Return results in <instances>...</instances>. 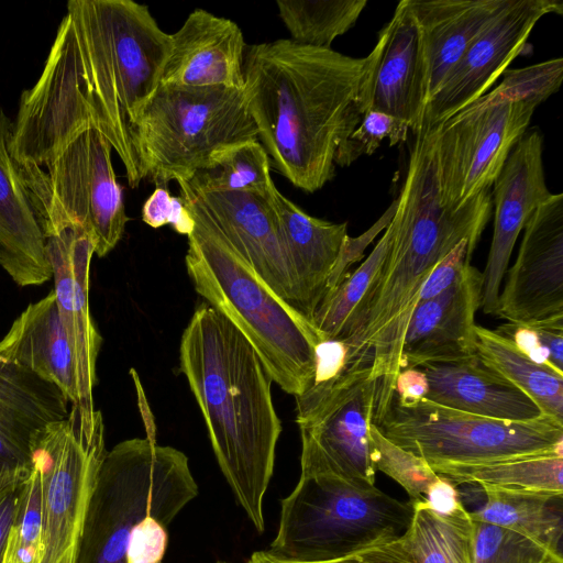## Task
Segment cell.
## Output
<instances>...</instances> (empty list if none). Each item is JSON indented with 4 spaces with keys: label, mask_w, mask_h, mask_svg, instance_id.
<instances>
[{
    "label": "cell",
    "mask_w": 563,
    "mask_h": 563,
    "mask_svg": "<svg viewBox=\"0 0 563 563\" xmlns=\"http://www.w3.org/2000/svg\"><path fill=\"white\" fill-rule=\"evenodd\" d=\"M170 36L132 0H70L35 85L21 93L10 134L19 165H42L87 130L118 154L130 187L144 179L135 129L161 84Z\"/></svg>",
    "instance_id": "1"
},
{
    "label": "cell",
    "mask_w": 563,
    "mask_h": 563,
    "mask_svg": "<svg viewBox=\"0 0 563 563\" xmlns=\"http://www.w3.org/2000/svg\"><path fill=\"white\" fill-rule=\"evenodd\" d=\"M365 57L280 38L246 47L247 109L271 164L312 194L335 175V154L369 110L379 57Z\"/></svg>",
    "instance_id": "2"
},
{
    "label": "cell",
    "mask_w": 563,
    "mask_h": 563,
    "mask_svg": "<svg viewBox=\"0 0 563 563\" xmlns=\"http://www.w3.org/2000/svg\"><path fill=\"white\" fill-rule=\"evenodd\" d=\"M179 362L221 473L263 532V503L282 432L273 380L247 339L207 302L196 308L181 334Z\"/></svg>",
    "instance_id": "3"
},
{
    "label": "cell",
    "mask_w": 563,
    "mask_h": 563,
    "mask_svg": "<svg viewBox=\"0 0 563 563\" xmlns=\"http://www.w3.org/2000/svg\"><path fill=\"white\" fill-rule=\"evenodd\" d=\"M395 218L393 243L379 278L342 340L349 345L351 362L372 363L371 376L377 383L373 424L395 396L402 341L422 285L461 241L475 243L477 239L471 212L449 208L430 189L404 196Z\"/></svg>",
    "instance_id": "4"
},
{
    "label": "cell",
    "mask_w": 563,
    "mask_h": 563,
    "mask_svg": "<svg viewBox=\"0 0 563 563\" xmlns=\"http://www.w3.org/2000/svg\"><path fill=\"white\" fill-rule=\"evenodd\" d=\"M192 218L185 264L195 290L247 339L273 383L295 398L303 395L313 382L316 347L323 336L212 225Z\"/></svg>",
    "instance_id": "5"
},
{
    "label": "cell",
    "mask_w": 563,
    "mask_h": 563,
    "mask_svg": "<svg viewBox=\"0 0 563 563\" xmlns=\"http://www.w3.org/2000/svg\"><path fill=\"white\" fill-rule=\"evenodd\" d=\"M199 494L187 455L159 445L155 428L107 451L75 563H126L132 532L152 516L167 527Z\"/></svg>",
    "instance_id": "6"
},
{
    "label": "cell",
    "mask_w": 563,
    "mask_h": 563,
    "mask_svg": "<svg viewBox=\"0 0 563 563\" xmlns=\"http://www.w3.org/2000/svg\"><path fill=\"white\" fill-rule=\"evenodd\" d=\"M412 517L410 501L374 484L300 476L282 499L278 530L267 550L294 562L332 561L399 539Z\"/></svg>",
    "instance_id": "7"
},
{
    "label": "cell",
    "mask_w": 563,
    "mask_h": 563,
    "mask_svg": "<svg viewBox=\"0 0 563 563\" xmlns=\"http://www.w3.org/2000/svg\"><path fill=\"white\" fill-rule=\"evenodd\" d=\"M250 140H257V128L243 89L159 85L142 110L134 144L144 179L166 188Z\"/></svg>",
    "instance_id": "8"
},
{
    "label": "cell",
    "mask_w": 563,
    "mask_h": 563,
    "mask_svg": "<svg viewBox=\"0 0 563 563\" xmlns=\"http://www.w3.org/2000/svg\"><path fill=\"white\" fill-rule=\"evenodd\" d=\"M374 426L386 439L422 457L430 467L563 455V423L545 415L526 421L500 420L455 410L427 398L401 402L394 396Z\"/></svg>",
    "instance_id": "9"
},
{
    "label": "cell",
    "mask_w": 563,
    "mask_h": 563,
    "mask_svg": "<svg viewBox=\"0 0 563 563\" xmlns=\"http://www.w3.org/2000/svg\"><path fill=\"white\" fill-rule=\"evenodd\" d=\"M30 457L43 481L41 563H75L88 506L107 453L100 410L86 415L70 405L66 418L38 428Z\"/></svg>",
    "instance_id": "10"
},
{
    "label": "cell",
    "mask_w": 563,
    "mask_h": 563,
    "mask_svg": "<svg viewBox=\"0 0 563 563\" xmlns=\"http://www.w3.org/2000/svg\"><path fill=\"white\" fill-rule=\"evenodd\" d=\"M371 369L372 364L354 360L333 379L312 384L296 397L300 476L375 483L368 432L377 383Z\"/></svg>",
    "instance_id": "11"
},
{
    "label": "cell",
    "mask_w": 563,
    "mask_h": 563,
    "mask_svg": "<svg viewBox=\"0 0 563 563\" xmlns=\"http://www.w3.org/2000/svg\"><path fill=\"white\" fill-rule=\"evenodd\" d=\"M112 151L102 134L87 130L44 164L19 165L36 214L52 212L87 224L98 257L117 246L129 220Z\"/></svg>",
    "instance_id": "12"
},
{
    "label": "cell",
    "mask_w": 563,
    "mask_h": 563,
    "mask_svg": "<svg viewBox=\"0 0 563 563\" xmlns=\"http://www.w3.org/2000/svg\"><path fill=\"white\" fill-rule=\"evenodd\" d=\"M538 106L481 97L433 128L438 183L445 206L461 208L492 189Z\"/></svg>",
    "instance_id": "13"
},
{
    "label": "cell",
    "mask_w": 563,
    "mask_h": 563,
    "mask_svg": "<svg viewBox=\"0 0 563 563\" xmlns=\"http://www.w3.org/2000/svg\"><path fill=\"white\" fill-rule=\"evenodd\" d=\"M37 218L58 312L75 358L80 391L77 408L91 415L96 411L92 391L102 342L89 308V273L96 247L93 233L87 224L60 214L41 212Z\"/></svg>",
    "instance_id": "14"
},
{
    "label": "cell",
    "mask_w": 563,
    "mask_h": 563,
    "mask_svg": "<svg viewBox=\"0 0 563 563\" xmlns=\"http://www.w3.org/2000/svg\"><path fill=\"white\" fill-rule=\"evenodd\" d=\"M550 13L562 14L563 3L559 0H508L429 99L421 130L438 126L487 93L522 53L538 21Z\"/></svg>",
    "instance_id": "15"
},
{
    "label": "cell",
    "mask_w": 563,
    "mask_h": 563,
    "mask_svg": "<svg viewBox=\"0 0 563 563\" xmlns=\"http://www.w3.org/2000/svg\"><path fill=\"white\" fill-rule=\"evenodd\" d=\"M179 188L189 212L212 225L277 296L297 309L295 274L269 201L249 192Z\"/></svg>",
    "instance_id": "16"
},
{
    "label": "cell",
    "mask_w": 563,
    "mask_h": 563,
    "mask_svg": "<svg viewBox=\"0 0 563 563\" xmlns=\"http://www.w3.org/2000/svg\"><path fill=\"white\" fill-rule=\"evenodd\" d=\"M497 317L525 324L563 319V194H552L525 224Z\"/></svg>",
    "instance_id": "17"
},
{
    "label": "cell",
    "mask_w": 563,
    "mask_h": 563,
    "mask_svg": "<svg viewBox=\"0 0 563 563\" xmlns=\"http://www.w3.org/2000/svg\"><path fill=\"white\" fill-rule=\"evenodd\" d=\"M494 232L482 273L481 306L497 316L501 282L515 243L533 211L552 195L543 167V136L539 129L526 132L508 155L493 184Z\"/></svg>",
    "instance_id": "18"
},
{
    "label": "cell",
    "mask_w": 563,
    "mask_h": 563,
    "mask_svg": "<svg viewBox=\"0 0 563 563\" xmlns=\"http://www.w3.org/2000/svg\"><path fill=\"white\" fill-rule=\"evenodd\" d=\"M482 285V272L470 264L448 289L417 303L402 341L401 369L476 354L475 314L481 306Z\"/></svg>",
    "instance_id": "19"
},
{
    "label": "cell",
    "mask_w": 563,
    "mask_h": 563,
    "mask_svg": "<svg viewBox=\"0 0 563 563\" xmlns=\"http://www.w3.org/2000/svg\"><path fill=\"white\" fill-rule=\"evenodd\" d=\"M169 36L159 85L243 89L246 45L234 21L195 9Z\"/></svg>",
    "instance_id": "20"
},
{
    "label": "cell",
    "mask_w": 563,
    "mask_h": 563,
    "mask_svg": "<svg viewBox=\"0 0 563 563\" xmlns=\"http://www.w3.org/2000/svg\"><path fill=\"white\" fill-rule=\"evenodd\" d=\"M380 45L369 109L404 120L413 135L423 122L428 102V73L419 25L408 0H401L379 31Z\"/></svg>",
    "instance_id": "21"
},
{
    "label": "cell",
    "mask_w": 563,
    "mask_h": 563,
    "mask_svg": "<svg viewBox=\"0 0 563 563\" xmlns=\"http://www.w3.org/2000/svg\"><path fill=\"white\" fill-rule=\"evenodd\" d=\"M11 126L0 110V266L16 285L38 286L52 272L36 210L10 152Z\"/></svg>",
    "instance_id": "22"
},
{
    "label": "cell",
    "mask_w": 563,
    "mask_h": 563,
    "mask_svg": "<svg viewBox=\"0 0 563 563\" xmlns=\"http://www.w3.org/2000/svg\"><path fill=\"white\" fill-rule=\"evenodd\" d=\"M0 363L25 369L55 385L71 405L79 407L75 358L53 290L30 303L13 321L0 340Z\"/></svg>",
    "instance_id": "23"
},
{
    "label": "cell",
    "mask_w": 563,
    "mask_h": 563,
    "mask_svg": "<svg viewBox=\"0 0 563 563\" xmlns=\"http://www.w3.org/2000/svg\"><path fill=\"white\" fill-rule=\"evenodd\" d=\"M428 380L427 399L468 413L510 421L543 413L518 387L473 356L421 366Z\"/></svg>",
    "instance_id": "24"
},
{
    "label": "cell",
    "mask_w": 563,
    "mask_h": 563,
    "mask_svg": "<svg viewBox=\"0 0 563 563\" xmlns=\"http://www.w3.org/2000/svg\"><path fill=\"white\" fill-rule=\"evenodd\" d=\"M268 201L278 217L295 274L297 309L311 321L327 294L330 275L347 235V223L311 217L278 189Z\"/></svg>",
    "instance_id": "25"
},
{
    "label": "cell",
    "mask_w": 563,
    "mask_h": 563,
    "mask_svg": "<svg viewBox=\"0 0 563 563\" xmlns=\"http://www.w3.org/2000/svg\"><path fill=\"white\" fill-rule=\"evenodd\" d=\"M70 405L55 385L0 363V475L29 465L34 432L66 418Z\"/></svg>",
    "instance_id": "26"
},
{
    "label": "cell",
    "mask_w": 563,
    "mask_h": 563,
    "mask_svg": "<svg viewBox=\"0 0 563 563\" xmlns=\"http://www.w3.org/2000/svg\"><path fill=\"white\" fill-rule=\"evenodd\" d=\"M408 2L422 36L429 101L466 48L504 9L508 0H408Z\"/></svg>",
    "instance_id": "27"
},
{
    "label": "cell",
    "mask_w": 563,
    "mask_h": 563,
    "mask_svg": "<svg viewBox=\"0 0 563 563\" xmlns=\"http://www.w3.org/2000/svg\"><path fill=\"white\" fill-rule=\"evenodd\" d=\"M482 492L485 503L470 511L472 519L519 532L563 556V494Z\"/></svg>",
    "instance_id": "28"
},
{
    "label": "cell",
    "mask_w": 563,
    "mask_h": 563,
    "mask_svg": "<svg viewBox=\"0 0 563 563\" xmlns=\"http://www.w3.org/2000/svg\"><path fill=\"white\" fill-rule=\"evenodd\" d=\"M455 486L482 489L563 494V455L547 454L485 464H452L431 467Z\"/></svg>",
    "instance_id": "29"
},
{
    "label": "cell",
    "mask_w": 563,
    "mask_h": 563,
    "mask_svg": "<svg viewBox=\"0 0 563 563\" xmlns=\"http://www.w3.org/2000/svg\"><path fill=\"white\" fill-rule=\"evenodd\" d=\"M476 354L523 391L548 417L563 423V375L523 355L495 330L476 325Z\"/></svg>",
    "instance_id": "30"
},
{
    "label": "cell",
    "mask_w": 563,
    "mask_h": 563,
    "mask_svg": "<svg viewBox=\"0 0 563 563\" xmlns=\"http://www.w3.org/2000/svg\"><path fill=\"white\" fill-rule=\"evenodd\" d=\"M412 506L407 534L416 563H475V528L463 503L445 514L424 500Z\"/></svg>",
    "instance_id": "31"
},
{
    "label": "cell",
    "mask_w": 563,
    "mask_h": 563,
    "mask_svg": "<svg viewBox=\"0 0 563 563\" xmlns=\"http://www.w3.org/2000/svg\"><path fill=\"white\" fill-rule=\"evenodd\" d=\"M271 158L258 140L230 145L212 155L208 165L179 186L196 192H249L267 201L277 189Z\"/></svg>",
    "instance_id": "32"
},
{
    "label": "cell",
    "mask_w": 563,
    "mask_h": 563,
    "mask_svg": "<svg viewBox=\"0 0 563 563\" xmlns=\"http://www.w3.org/2000/svg\"><path fill=\"white\" fill-rule=\"evenodd\" d=\"M395 228L394 217L367 258L329 291L316 309L311 322L324 340L346 338L356 312L379 278L393 243Z\"/></svg>",
    "instance_id": "33"
},
{
    "label": "cell",
    "mask_w": 563,
    "mask_h": 563,
    "mask_svg": "<svg viewBox=\"0 0 563 563\" xmlns=\"http://www.w3.org/2000/svg\"><path fill=\"white\" fill-rule=\"evenodd\" d=\"M278 14L299 44L331 48L332 42L351 30L366 0H277Z\"/></svg>",
    "instance_id": "34"
},
{
    "label": "cell",
    "mask_w": 563,
    "mask_h": 563,
    "mask_svg": "<svg viewBox=\"0 0 563 563\" xmlns=\"http://www.w3.org/2000/svg\"><path fill=\"white\" fill-rule=\"evenodd\" d=\"M368 435L375 470L396 481L407 492L411 504L424 500L439 475L422 457L386 439L373 423Z\"/></svg>",
    "instance_id": "35"
},
{
    "label": "cell",
    "mask_w": 563,
    "mask_h": 563,
    "mask_svg": "<svg viewBox=\"0 0 563 563\" xmlns=\"http://www.w3.org/2000/svg\"><path fill=\"white\" fill-rule=\"evenodd\" d=\"M473 522L475 563H563V556L529 537L487 522Z\"/></svg>",
    "instance_id": "36"
},
{
    "label": "cell",
    "mask_w": 563,
    "mask_h": 563,
    "mask_svg": "<svg viewBox=\"0 0 563 563\" xmlns=\"http://www.w3.org/2000/svg\"><path fill=\"white\" fill-rule=\"evenodd\" d=\"M43 481L42 473L30 457L16 520L10 533L8 549L18 563H41L43 554Z\"/></svg>",
    "instance_id": "37"
},
{
    "label": "cell",
    "mask_w": 563,
    "mask_h": 563,
    "mask_svg": "<svg viewBox=\"0 0 563 563\" xmlns=\"http://www.w3.org/2000/svg\"><path fill=\"white\" fill-rule=\"evenodd\" d=\"M501 82L485 93L488 100L544 102L563 80V58H552L518 69H507Z\"/></svg>",
    "instance_id": "38"
},
{
    "label": "cell",
    "mask_w": 563,
    "mask_h": 563,
    "mask_svg": "<svg viewBox=\"0 0 563 563\" xmlns=\"http://www.w3.org/2000/svg\"><path fill=\"white\" fill-rule=\"evenodd\" d=\"M495 332L532 362L563 375V319L529 324L507 322Z\"/></svg>",
    "instance_id": "39"
},
{
    "label": "cell",
    "mask_w": 563,
    "mask_h": 563,
    "mask_svg": "<svg viewBox=\"0 0 563 563\" xmlns=\"http://www.w3.org/2000/svg\"><path fill=\"white\" fill-rule=\"evenodd\" d=\"M410 128L407 122L388 113L369 109L361 123L338 148L335 166L346 167L362 155H372L384 140L389 145L406 142Z\"/></svg>",
    "instance_id": "40"
},
{
    "label": "cell",
    "mask_w": 563,
    "mask_h": 563,
    "mask_svg": "<svg viewBox=\"0 0 563 563\" xmlns=\"http://www.w3.org/2000/svg\"><path fill=\"white\" fill-rule=\"evenodd\" d=\"M142 220L151 228L158 229L170 224L179 233L189 235L195 229V220L181 197H174L165 187L156 186L142 206Z\"/></svg>",
    "instance_id": "41"
},
{
    "label": "cell",
    "mask_w": 563,
    "mask_h": 563,
    "mask_svg": "<svg viewBox=\"0 0 563 563\" xmlns=\"http://www.w3.org/2000/svg\"><path fill=\"white\" fill-rule=\"evenodd\" d=\"M246 563H300L276 556L268 550L255 551ZM317 563H416L407 532L397 540L354 554Z\"/></svg>",
    "instance_id": "42"
},
{
    "label": "cell",
    "mask_w": 563,
    "mask_h": 563,
    "mask_svg": "<svg viewBox=\"0 0 563 563\" xmlns=\"http://www.w3.org/2000/svg\"><path fill=\"white\" fill-rule=\"evenodd\" d=\"M397 207L398 198L396 197L379 219L364 233L356 238H351L349 234L345 236L328 282L327 294L350 275V267L363 258L366 247L382 231L386 230L395 217Z\"/></svg>",
    "instance_id": "43"
},
{
    "label": "cell",
    "mask_w": 563,
    "mask_h": 563,
    "mask_svg": "<svg viewBox=\"0 0 563 563\" xmlns=\"http://www.w3.org/2000/svg\"><path fill=\"white\" fill-rule=\"evenodd\" d=\"M167 544V526L148 516L132 532L126 563H163Z\"/></svg>",
    "instance_id": "44"
},
{
    "label": "cell",
    "mask_w": 563,
    "mask_h": 563,
    "mask_svg": "<svg viewBox=\"0 0 563 563\" xmlns=\"http://www.w3.org/2000/svg\"><path fill=\"white\" fill-rule=\"evenodd\" d=\"M474 247L470 241H461L431 271L419 294V302L437 297L463 275L470 265Z\"/></svg>",
    "instance_id": "45"
},
{
    "label": "cell",
    "mask_w": 563,
    "mask_h": 563,
    "mask_svg": "<svg viewBox=\"0 0 563 563\" xmlns=\"http://www.w3.org/2000/svg\"><path fill=\"white\" fill-rule=\"evenodd\" d=\"M29 470L30 464L9 470L0 475V563L4 561Z\"/></svg>",
    "instance_id": "46"
},
{
    "label": "cell",
    "mask_w": 563,
    "mask_h": 563,
    "mask_svg": "<svg viewBox=\"0 0 563 563\" xmlns=\"http://www.w3.org/2000/svg\"><path fill=\"white\" fill-rule=\"evenodd\" d=\"M428 389V380L422 369L405 368L396 377L395 396L401 402L426 398Z\"/></svg>",
    "instance_id": "47"
},
{
    "label": "cell",
    "mask_w": 563,
    "mask_h": 563,
    "mask_svg": "<svg viewBox=\"0 0 563 563\" xmlns=\"http://www.w3.org/2000/svg\"><path fill=\"white\" fill-rule=\"evenodd\" d=\"M3 563H18L12 552L7 549Z\"/></svg>",
    "instance_id": "48"
},
{
    "label": "cell",
    "mask_w": 563,
    "mask_h": 563,
    "mask_svg": "<svg viewBox=\"0 0 563 563\" xmlns=\"http://www.w3.org/2000/svg\"><path fill=\"white\" fill-rule=\"evenodd\" d=\"M216 563H230V562H227V561H217Z\"/></svg>",
    "instance_id": "49"
}]
</instances>
